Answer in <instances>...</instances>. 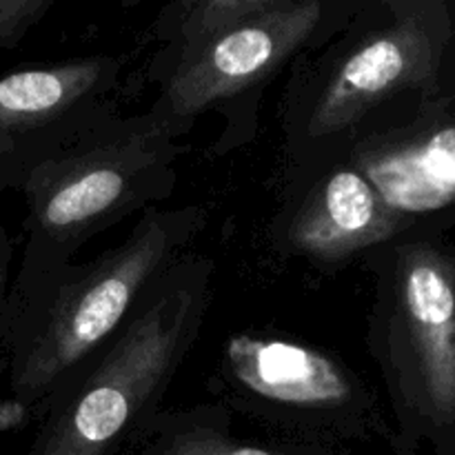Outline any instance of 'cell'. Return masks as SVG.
I'll use <instances>...</instances> for the list:
<instances>
[{
    "label": "cell",
    "mask_w": 455,
    "mask_h": 455,
    "mask_svg": "<svg viewBox=\"0 0 455 455\" xmlns=\"http://www.w3.org/2000/svg\"><path fill=\"white\" fill-rule=\"evenodd\" d=\"M449 22L435 3H360L302 49L278 100V180L342 158L435 89Z\"/></svg>",
    "instance_id": "cell-1"
},
{
    "label": "cell",
    "mask_w": 455,
    "mask_h": 455,
    "mask_svg": "<svg viewBox=\"0 0 455 455\" xmlns=\"http://www.w3.org/2000/svg\"><path fill=\"white\" fill-rule=\"evenodd\" d=\"M216 265L196 249L147 287L118 331L40 413L29 455H111L163 411L198 342Z\"/></svg>",
    "instance_id": "cell-2"
},
{
    "label": "cell",
    "mask_w": 455,
    "mask_h": 455,
    "mask_svg": "<svg viewBox=\"0 0 455 455\" xmlns=\"http://www.w3.org/2000/svg\"><path fill=\"white\" fill-rule=\"evenodd\" d=\"M207 225L198 204L147 209L127 238L18 293L12 318V394L40 418L58 391L114 336L156 278L191 251Z\"/></svg>",
    "instance_id": "cell-3"
},
{
    "label": "cell",
    "mask_w": 455,
    "mask_h": 455,
    "mask_svg": "<svg viewBox=\"0 0 455 455\" xmlns=\"http://www.w3.org/2000/svg\"><path fill=\"white\" fill-rule=\"evenodd\" d=\"M178 140L149 111L124 116L116 105L22 169L16 185L29 243L16 296L71 265L102 231L167 200L178 182Z\"/></svg>",
    "instance_id": "cell-4"
},
{
    "label": "cell",
    "mask_w": 455,
    "mask_h": 455,
    "mask_svg": "<svg viewBox=\"0 0 455 455\" xmlns=\"http://www.w3.org/2000/svg\"><path fill=\"white\" fill-rule=\"evenodd\" d=\"M376 278L367 347L400 429L455 425V262L429 240L395 238L363 256Z\"/></svg>",
    "instance_id": "cell-5"
},
{
    "label": "cell",
    "mask_w": 455,
    "mask_h": 455,
    "mask_svg": "<svg viewBox=\"0 0 455 455\" xmlns=\"http://www.w3.org/2000/svg\"><path fill=\"white\" fill-rule=\"evenodd\" d=\"M216 404L315 449L369 438L382 409L354 367L324 347L269 329L229 333L212 380Z\"/></svg>",
    "instance_id": "cell-6"
},
{
    "label": "cell",
    "mask_w": 455,
    "mask_h": 455,
    "mask_svg": "<svg viewBox=\"0 0 455 455\" xmlns=\"http://www.w3.org/2000/svg\"><path fill=\"white\" fill-rule=\"evenodd\" d=\"M355 0H274L267 12L213 36L156 74L154 118L178 138L212 109L253 105L298 53L354 9Z\"/></svg>",
    "instance_id": "cell-7"
},
{
    "label": "cell",
    "mask_w": 455,
    "mask_h": 455,
    "mask_svg": "<svg viewBox=\"0 0 455 455\" xmlns=\"http://www.w3.org/2000/svg\"><path fill=\"white\" fill-rule=\"evenodd\" d=\"M278 187V207L267 227V243L284 258L336 269L409 235L371 182L347 158L283 178Z\"/></svg>",
    "instance_id": "cell-8"
},
{
    "label": "cell",
    "mask_w": 455,
    "mask_h": 455,
    "mask_svg": "<svg viewBox=\"0 0 455 455\" xmlns=\"http://www.w3.org/2000/svg\"><path fill=\"white\" fill-rule=\"evenodd\" d=\"M123 56L96 53L0 76V149L4 173L22 169L78 129L116 107L124 76Z\"/></svg>",
    "instance_id": "cell-9"
},
{
    "label": "cell",
    "mask_w": 455,
    "mask_h": 455,
    "mask_svg": "<svg viewBox=\"0 0 455 455\" xmlns=\"http://www.w3.org/2000/svg\"><path fill=\"white\" fill-rule=\"evenodd\" d=\"M342 158L371 182L407 234L455 204V123L438 118L427 100L360 136Z\"/></svg>",
    "instance_id": "cell-10"
},
{
    "label": "cell",
    "mask_w": 455,
    "mask_h": 455,
    "mask_svg": "<svg viewBox=\"0 0 455 455\" xmlns=\"http://www.w3.org/2000/svg\"><path fill=\"white\" fill-rule=\"evenodd\" d=\"M231 411L220 404L163 409L138 440L142 455H333L320 449L265 444L235 438L229 431Z\"/></svg>",
    "instance_id": "cell-11"
},
{
    "label": "cell",
    "mask_w": 455,
    "mask_h": 455,
    "mask_svg": "<svg viewBox=\"0 0 455 455\" xmlns=\"http://www.w3.org/2000/svg\"><path fill=\"white\" fill-rule=\"evenodd\" d=\"M52 7L53 0H0V49L20 43Z\"/></svg>",
    "instance_id": "cell-12"
},
{
    "label": "cell",
    "mask_w": 455,
    "mask_h": 455,
    "mask_svg": "<svg viewBox=\"0 0 455 455\" xmlns=\"http://www.w3.org/2000/svg\"><path fill=\"white\" fill-rule=\"evenodd\" d=\"M7 267H9V244L4 234L0 231V307L4 300V284H7Z\"/></svg>",
    "instance_id": "cell-13"
},
{
    "label": "cell",
    "mask_w": 455,
    "mask_h": 455,
    "mask_svg": "<svg viewBox=\"0 0 455 455\" xmlns=\"http://www.w3.org/2000/svg\"><path fill=\"white\" fill-rule=\"evenodd\" d=\"M4 163H7V158H4V151L0 149V173H4Z\"/></svg>",
    "instance_id": "cell-14"
}]
</instances>
